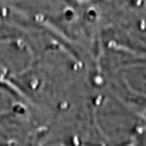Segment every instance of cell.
Instances as JSON below:
<instances>
[{"label":"cell","mask_w":146,"mask_h":146,"mask_svg":"<svg viewBox=\"0 0 146 146\" xmlns=\"http://www.w3.org/2000/svg\"><path fill=\"white\" fill-rule=\"evenodd\" d=\"M96 69L113 94L140 115H146V55L102 45Z\"/></svg>","instance_id":"cell-1"},{"label":"cell","mask_w":146,"mask_h":146,"mask_svg":"<svg viewBox=\"0 0 146 146\" xmlns=\"http://www.w3.org/2000/svg\"><path fill=\"white\" fill-rule=\"evenodd\" d=\"M45 121L14 85L0 81V146H43Z\"/></svg>","instance_id":"cell-2"}]
</instances>
